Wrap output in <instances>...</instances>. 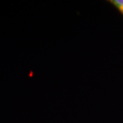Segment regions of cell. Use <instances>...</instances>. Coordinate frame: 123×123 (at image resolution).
<instances>
[{"label":"cell","mask_w":123,"mask_h":123,"mask_svg":"<svg viewBox=\"0 0 123 123\" xmlns=\"http://www.w3.org/2000/svg\"><path fill=\"white\" fill-rule=\"evenodd\" d=\"M111 2L123 14V0H112Z\"/></svg>","instance_id":"1"}]
</instances>
